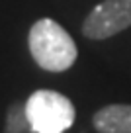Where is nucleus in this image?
I'll return each instance as SVG.
<instances>
[{
    "label": "nucleus",
    "mask_w": 131,
    "mask_h": 133,
    "mask_svg": "<svg viewBox=\"0 0 131 133\" xmlns=\"http://www.w3.org/2000/svg\"><path fill=\"white\" fill-rule=\"evenodd\" d=\"M28 47L37 66L49 72L69 71L78 57L74 39L61 24L51 18L37 20L31 25L28 33Z\"/></svg>",
    "instance_id": "f257e3e1"
},
{
    "label": "nucleus",
    "mask_w": 131,
    "mask_h": 133,
    "mask_svg": "<svg viewBox=\"0 0 131 133\" xmlns=\"http://www.w3.org/2000/svg\"><path fill=\"white\" fill-rule=\"evenodd\" d=\"M127 28H131V0H104L84 18L82 35L86 39L102 41Z\"/></svg>",
    "instance_id": "7ed1b4c3"
},
{
    "label": "nucleus",
    "mask_w": 131,
    "mask_h": 133,
    "mask_svg": "<svg viewBox=\"0 0 131 133\" xmlns=\"http://www.w3.org/2000/svg\"><path fill=\"white\" fill-rule=\"evenodd\" d=\"M98 133H131V104H110L92 117Z\"/></svg>",
    "instance_id": "20e7f679"
},
{
    "label": "nucleus",
    "mask_w": 131,
    "mask_h": 133,
    "mask_svg": "<svg viewBox=\"0 0 131 133\" xmlns=\"http://www.w3.org/2000/svg\"><path fill=\"white\" fill-rule=\"evenodd\" d=\"M28 117H25V108L20 104H14L8 112V121H6V133H28Z\"/></svg>",
    "instance_id": "39448f33"
},
{
    "label": "nucleus",
    "mask_w": 131,
    "mask_h": 133,
    "mask_svg": "<svg viewBox=\"0 0 131 133\" xmlns=\"http://www.w3.org/2000/svg\"><path fill=\"white\" fill-rule=\"evenodd\" d=\"M25 117L35 133H63L74 123V106L55 90H35L25 102Z\"/></svg>",
    "instance_id": "f03ea898"
}]
</instances>
